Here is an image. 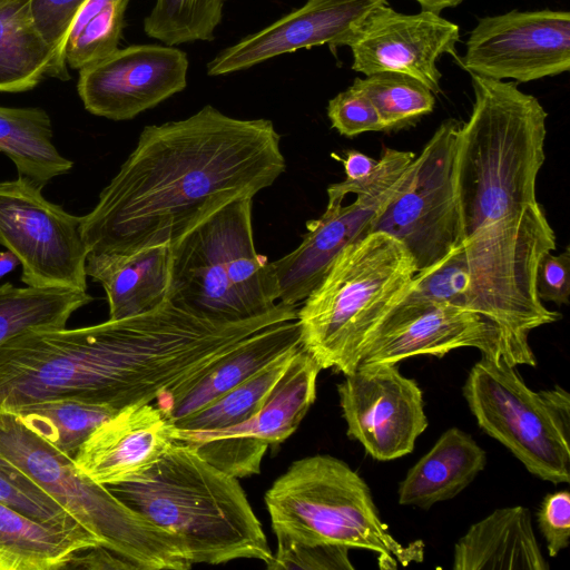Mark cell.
<instances>
[{"label":"cell","mask_w":570,"mask_h":570,"mask_svg":"<svg viewBox=\"0 0 570 570\" xmlns=\"http://www.w3.org/2000/svg\"><path fill=\"white\" fill-rule=\"evenodd\" d=\"M187 55L175 46L134 45L79 69L78 95L90 114L129 120L187 86Z\"/></svg>","instance_id":"14"},{"label":"cell","mask_w":570,"mask_h":570,"mask_svg":"<svg viewBox=\"0 0 570 570\" xmlns=\"http://www.w3.org/2000/svg\"><path fill=\"white\" fill-rule=\"evenodd\" d=\"M337 392L347 435L377 461L411 453L428 428L422 391L396 364H360Z\"/></svg>","instance_id":"13"},{"label":"cell","mask_w":570,"mask_h":570,"mask_svg":"<svg viewBox=\"0 0 570 570\" xmlns=\"http://www.w3.org/2000/svg\"><path fill=\"white\" fill-rule=\"evenodd\" d=\"M385 0H306L301 8L222 50L207 65L209 76L247 69L276 56L328 45L335 51Z\"/></svg>","instance_id":"17"},{"label":"cell","mask_w":570,"mask_h":570,"mask_svg":"<svg viewBox=\"0 0 570 570\" xmlns=\"http://www.w3.org/2000/svg\"><path fill=\"white\" fill-rule=\"evenodd\" d=\"M92 299L87 291L4 283L0 286V345L31 330L63 328Z\"/></svg>","instance_id":"27"},{"label":"cell","mask_w":570,"mask_h":570,"mask_svg":"<svg viewBox=\"0 0 570 570\" xmlns=\"http://www.w3.org/2000/svg\"><path fill=\"white\" fill-rule=\"evenodd\" d=\"M472 112L459 130L456 197L472 277L471 308L500 331L515 365L535 366L529 333L558 321L535 292L556 236L537 199L548 114L514 82L471 73Z\"/></svg>","instance_id":"1"},{"label":"cell","mask_w":570,"mask_h":570,"mask_svg":"<svg viewBox=\"0 0 570 570\" xmlns=\"http://www.w3.org/2000/svg\"><path fill=\"white\" fill-rule=\"evenodd\" d=\"M52 137L51 119L42 108L0 106V153L12 160L18 176L40 188L73 166L57 150Z\"/></svg>","instance_id":"26"},{"label":"cell","mask_w":570,"mask_h":570,"mask_svg":"<svg viewBox=\"0 0 570 570\" xmlns=\"http://www.w3.org/2000/svg\"><path fill=\"white\" fill-rule=\"evenodd\" d=\"M415 273L407 248L389 234L347 245L297 308L302 347L321 370L352 373Z\"/></svg>","instance_id":"4"},{"label":"cell","mask_w":570,"mask_h":570,"mask_svg":"<svg viewBox=\"0 0 570 570\" xmlns=\"http://www.w3.org/2000/svg\"><path fill=\"white\" fill-rule=\"evenodd\" d=\"M0 455L20 468L56 499L100 546L132 562L138 570H187L181 541L128 507L108 487L86 476L73 458L0 412Z\"/></svg>","instance_id":"7"},{"label":"cell","mask_w":570,"mask_h":570,"mask_svg":"<svg viewBox=\"0 0 570 570\" xmlns=\"http://www.w3.org/2000/svg\"><path fill=\"white\" fill-rule=\"evenodd\" d=\"M462 66L473 75L528 82L570 68V13L512 10L481 18L466 41Z\"/></svg>","instance_id":"12"},{"label":"cell","mask_w":570,"mask_h":570,"mask_svg":"<svg viewBox=\"0 0 570 570\" xmlns=\"http://www.w3.org/2000/svg\"><path fill=\"white\" fill-rule=\"evenodd\" d=\"M472 277L462 245L415 273L399 306L449 303L471 308Z\"/></svg>","instance_id":"33"},{"label":"cell","mask_w":570,"mask_h":570,"mask_svg":"<svg viewBox=\"0 0 570 570\" xmlns=\"http://www.w3.org/2000/svg\"><path fill=\"white\" fill-rule=\"evenodd\" d=\"M460 347H475L481 355L503 356L515 365L493 323L472 308L449 303L395 305L368 341L360 364H397L417 355L442 357Z\"/></svg>","instance_id":"16"},{"label":"cell","mask_w":570,"mask_h":570,"mask_svg":"<svg viewBox=\"0 0 570 570\" xmlns=\"http://www.w3.org/2000/svg\"><path fill=\"white\" fill-rule=\"evenodd\" d=\"M171 256L170 244L130 253H88L86 274L104 287L109 320L146 313L168 299Z\"/></svg>","instance_id":"20"},{"label":"cell","mask_w":570,"mask_h":570,"mask_svg":"<svg viewBox=\"0 0 570 570\" xmlns=\"http://www.w3.org/2000/svg\"><path fill=\"white\" fill-rule=\"evenodd\" d=\"M458 24L422 10L415 14L395 11L386 4L375 8L348 42L352 69L365 76L397 72L440 91L438 61L448 53L456 57Z\"/></svg>","instance_id":"15"},{"label":"cell","mask_w":570,"mask_h":570,"mask_svg":"<svg viewBox=\"0 0 570 570\" xmlns=\"http://www.w3.org/2000/svg\"><path fill=\"white\" fill-rule=\"evenodd\" d=\"M0 412L13 414L30 432L73 458L82 443L117 410L75 399L30 402Z\"/></svg>","instance_id":"28"},{"label":"cell","mask_w":570,"mask_h":570,"mask_svg":"<svg viewBox=\"0 0 570 570\" xmlns=\"http://www.w3.org/2000/svg\"><path fill=\"white\" fill-rule=\"evenodd\" d=\"M87 0H31L30 9L39 33L53 51L52 78L69 79L65 47L71 24Z\"/></svg>","instance_id":"35"},{"label":"cell","mask_w":570,"mask_h":570,"mask_svg":"<svg viewBox=\"0 0 570 570\" xmlns=\"http://www.w3.org/2000/svg\"><path fill=\"white\" fill-rule=\"evenodd\" d=\"M0 503L47 524L61 528L81 527L56 499L2 455Z\"/></svg>","instance_id":"34"},{"label":"cell","mask_w":570,"mask_h":570,"mask_svg":"<svg viewBox=\"0 0 570 570\" xmlns=\"http://www.w3.org/2000/svg\"><path fill=\"white\" fill-rule=\"evenodd\" d=\"M277 547L267 569L354 570L348 551L340 544H308L276 538Z\"/></svg>","instance_id":"36"},{"label":"cell","mask_w":570,"mask_h":570,"mask_svg":"<svg viewBox=\"0 0 570 570\" xmlns=\"http://www.w3.org/2000/svg\"><path fill=\"white\" fill-rule=\"evenodd\" d=\"M420 3L422 10L440 13L443 9L453 8L460 4L463 0H415Z\"/></svg>","instance_id":"41"},{"label":"cell","mask_w":570,"mask_h":570,"mask_svg":"<svg viewBox=\"0 0 570 570\" xmlns=\"http://www.w3.org/2000/svg\"><path fill=\"white\" fill-rule=\"evenodd\" d=\"M460 126L453 119L439 126L372 224L371 233L389 234L407 248L416 273L434 265L460 245L456 197Z\"/></svg>","instance_id":"9"},{"label":"cell","mask_w":570,"mask_h":570,"mask_svg":"<svg viewBox=\"0 0 570 570\" xmlns=\"http://www.w3.org/2000/svg\"><path fill=\"white\" fill-rule=\"evenodd\" d=\"M485 464L487 454L473 438L450 428L407 471L399 487V503L429 509L450 500L471 484Z\"/></svg>","instance_id":"23"},{"label":"cell","mask_w":570,"mask_h":570,"mask_svg":"<svg viewBox=\"0 0 570 570\" xmlns=\"http://www.w3.org/2000/svg\"><path fill=\"white\" fill-rule=\"evenodd\" d=\"M128 507L176 535L189 562L219 564L273 552L238 479L176 441L138 479L108 487Z\"/></svg>","instance_id":"3"},{"label":"cell","mask_w":570,"mask_h":570,"mask_svg":"<svg viewBox=\"0 0 570 570\" xmlns=\"http://www.w3.org/2000/svg\"><path fill=\"white\" fill-rule=\"evenodd\" d=\"M253 198L233 200L171 244L168 299L217 322L265 315L278 305L271 262L257 253Z\"/></svg>","instance_id":"6"},{"label":"cell","mask_w":570,"mask_h":570,"mask_svg":"<svg viewBox=\"0 0 570 570\" xmlns=\"http://www.w3.org/2000/svg\"><path fill=\"white\" fill-rule=\"evenodd\" d=\"M285 169L273 121L238 119L206 105L142 129L96 206L81 216V235L92 254L171 245L226 204L254 198Z\"/></svg>","instance_id":"2"},{"label":"cell","mask_w":570,"mask_h":570,"mask_svg":"<svg viewBox=\"0 0 570 570\" xmlns=\"http://www.w3.org/2000/svg\"><path fill=\"white\" fill-rule=\"evenodd\" d=\"M175 436V423L155 404L134 403L97 426L73 461L92 481L118 485L150 470L176 442Z\"/></svg>","instance_id":"18"},{"label":"cell","mask_w":570,"mask_h":570,"mask_svg":"<svg viewBox=\"0 0 570 570\" xmlns=\"http://www.w3.org/2000/svg\"><path fill=\"white\" fill-rule=\"evenodd\" d=\"M327 116L332 127L346 137L367 131H384V124L376 108L370 98L354 86L328 101Z\"/></svg>","instance_id":"37"},{"label":"cell","mask_w":570,"mask_h":570,"mask_svg":"<svg viewBox=\"0 0 570 570\" xmlns=\"http://www.w3.org/2000/svg\"><path fill=\"white\" fill-rule=\"evenodd\" d=\"M505 357L482 355L463 395L479 426L543 481H570V397L561 386L532 391Z\"/></svg>","instance_id":"8"},{"label":"cell","mask_w":570,"mask_h":570,"mask_svg":"<svg viewBox=\"0 0 570 570\" xmlns=\"http://www.w3.org/2000/svg\"><path fill=\"white\" fill-rule=\"evenodd\" d=\"M19 264V259L10 250L0 252V278L12 272Z\"/></svg>","instance_id":"42"},{"label":"cell","mask_w":570,"mask_h":570,"mask_svg":"<svg viewBox=\"0 0 570 570\" xmlns=\"http://www.w3.org/2000/svg\"><path fill=\"white\" fill-rule=\"evenodd\" d=\"M66 569L138 570L132 562L102 546L91 547L76 553Z\"/></svg>","instance_id":"40"},{"label":"cell","mask_w":570,"mask_h":570,"mask_svg":"<svg viewBox=\"0 0 570 570\" xmlns=\"http://www.w3.org/2000/svg\"><path fill=\"white\" fill-rule=\"evenodd\" d=\"M265 504L276 538L365 549L376 554L381 569L423 559L422 542H399L381 520L366 482L337 458L294 461L267 490Z\"/></svg>","instance_id":"5"},{"label":"cell","mask_w":570,"mask_h":570,"mask_svg":"<svg viewBox=\"0 0 570 570\" xmlns=\"http://www.w3.org/2000/svg\"><path fill=\"white\" fill-rule=\"evenodd\" d=\"M535 292L542 303L553 302L558 306L569 303V246L558 255L549 252L540 259L535 271Z\"/></svg>","instance_id":"39"},{"label":"cell","mask_w":570,"mask_h":570,"mask_svg":"<svg viewBox=\"0 0 570 570\" xmlns=\"http://www.w3.org/2000/svg\"><path fill=\"white\" fill-rule=\"evenodd\" d=\"M225 1L156 0L144 20V30L167 46L210 41L222 21Z\"/></svg>","instance_id":"32"},{"label":"cell","mask_w":570,"mask_h":570,"mask_svg":"<svg viewBox=\"0 0 570 570\" xmlns=\"http://www.w3.org/2000/svg\"><path fill=\"white\" fill-rule=\"evenodd\" d=\"M539 529L547 542L550 557H556L569 546L570 493L568 490L549 493L537 513Z\"/></svg>","instance_id":"38"},{"label":"cell","mask_w":570,"mask_h":570,"mask_svg":"<svg viewBox=\"0 0 570 570\" xmlns=\"http://www.w3.org/2000/svg\"><path fill=\"white\" fill-rule=\"evenodd\" d=\"M362 90L376 108L384 131L403 129L432 112L434 94L421 81L397 72H380L355 78L353 85Z\"/></svg>","instance_id":"31"},{"label":"cell","mask_w":570,"mask_h":570,"mask_svg":"<svg viewBox=\"0 0 570 570\" xmlns=\"http://www.w3.org/2000/svg\"><path fill=\"white\" fill-rule=\"evenodd\" d=\"M299 347L283 355L259 373L175 425L191 431H213L247 422L261 409Z\"/></svg>","instance_id":"29"},{"label":"cell","mask_w":570,"mask_h":570,"mask_svg":"<svg viewBox=\"0 0 570 570\" xmlns=\"http://www.w3.org/2000/svg\"><path fill=\"white\" fill-rule=\"evenodd\" d=\"M320 371V365L301 345L250 420L213 431L178 428L177 440L191 445L205 461L237 479L257 474L267 448L291 436L314 403Z\"/></svg>","instance_id":"11"},{"label":"cell","mask_w":570,"mask_h":570,"mask_svg":"<svg viewBox=\"0 0 570 570\" xmlns=\"http://www.w3.org/2000/svg\"><path fill=\"white\" fill-rule=\"evenodd\" d=\"M41 190L21 176L0 181V245L19 259L26 285L86 291L89 250L81 217L46 199Z\"/></svg>","instance_id":"10"},{"label":"cell","mask_w":570,"mask_h":570,"mask_svg":"<svg viewBox=\"0 0 570 570\" xmlns=\"http://www.w3.org/2000/svg\"><path fill=\"white\" fill-rule=\"evenodd\" d=\"M130 0H87L77 13L65 47L68 67L81 69L118 49Z\"/></svg>","instance_id":"30"},{"label":"cell","mask_w":570,"mask_h":570,"mask_svg":"<svg viewBox=\"0 0 570 570\" xmlns=\"http://www.w3.org/2000/svg\"><path fill=\"white\" fill-rule=\"evenodd\" d=\"M396 190L382 197L356 196L348 205L327 204L321 217L309 220L301 244L271 262L278 302L295 306L302 303L324 277L338 253L371 233L374 218Z\"/></svg>","instance_id":"19"},{"label":"cell","mask_w":570,"mask_h":570,"mask_svg":"<svg viewBox=\"0 0 570 570\" xmlns=\"http://www.w3.org/2000/svg\"><path fill=\"white\" fill-rule=\"evenodd\" d=\"M299 346L297 320L276 323L247 336L193 382L168 417L175 424L181 422Z\"/></svg>","instance_id":"21"},{"label":"cell","mask_w":570,"mask_h":570,"mask_svg":"<svg viewBox=\"0 0 570 570\" xmlns=\"http://www.w3.org/2000/svg\"><path fill=\"white\" fill-rule=\"evenodd\" d=\"M96 546L82 527L47 524L0 503V570L66 569L76 553Z\"/></svg>","instance_id":"24"},{"label":"cell","mask_w":570,"mask_h":570,"mask_svg":"<svg viewBox=\"0 0 570 570\" xmlns=\"http://www.w3.org/2000/svg\"><path fill=\"white\" fill-rule=\"evenodd\" d=\"M31 0H0V92H22L52 77L53 51L32 19Z\"/></svg>","instance_id":"25"},{"label":"cell","mask_w":570,"mask_h":570,"mask_svg":"<svg viewBox=\"0 0 570 570\" xmlns=\"http://www.w3.org/2000/svg\"><path fill=\"white\" fill-rule=\"evenodd\" d=\"M453 569L548 570L530 511L501 508L473 523L454 546Z\"/></svg>","instance_id":"22"}]
</instances>
